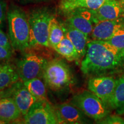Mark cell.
Listing matches in <instances>:
<instances>
[{
    "label": "cell",
    "mask_w": 124,
    "mask_h": 124,
    "mask_svg": "<svg viewBox=\"0 0 124 124\" xmlns=\"http://www.w3.org/2000/svg\"><path fill=\"white\" fill-rule=\"evenodd\" d=\"M64 35L70 40L75 46L80 58H84L86 55L87 44L89 42L88 36L82 31L75 28L67 23H61Z\"/></svg>",
    "instance_id": "cell-14"
},
{
    "label": "cell",
    "mask_w": 124,
    "mask_h": 124,
    "mask_svg": "<svg viewBox=\"0 0 124 124\" xmlns=\"http://www.w3.org/2000/svg\"><path fill=\"white\" fill-rule=\"evenodd\" d=\"M108 105L118 115L124 114V74L117 79L115 90Z\"/></svg>",
    "instance_id": "cell-18"
},
{
    "label": "cell",
    "mask_w": 124,
    "mask_h": 124,
    "mask_svg": "<svg viewBox=\"0 0 124 124\" xmlns=\"http://www.w3.org/2000/svg\"><path fill=\"white\" fill-rule=\"evenodd\" d=\"M65 15L66 23L88 36L91 35L95 21L90 10L79 8Z\"/></svg>",
    "instance_id": "cell-10"
},
{
    "label": "cell",
    "mask_w": 124,
    "mask_h": 124,
    "mask_svg": "<svg viewBox=\"0 0 124 124\" xmlns=\"http://www.w3.org/2000/svg\"><path fill=\"white\" fill-rule=\"evenodd\" d=\"M10 122L8 121L4 120L3 119L0 118V124H10Z\"/></svg>",
    "instance_id": "cell-30"
},
{
    "label": "cell",
    "mask_w": 124,
    "mask_h": 124,
    "mask_svg": "<svg viewBox=\"0 0 124 124\" xmlns=\"http://www.w3.org/2000/svg\"><path fill=\"white\" fill-rule=\"evenodd\" d=\"M11 43L9 41L8 38L6 34L0 28V46H5L9 49H12Z\"/></svg>",
    "instance_id": "cell-25"
},
{
    "label": "cell",
    "mask_w": 124,
    "mask_h": 124,
    "mask_svg": "<svg viewBox=\"0 0 124 124\" xmlns=\"http://www.w3.org/2000/svg\"><path fill=\"white\" fill-rule=\"evenodd\" d=\"M4 97H9L8 92L5 93L3 91H0V100H1L2 98H4Z\"/></svg>",
    "instance_id": "cell-28"
},
{
    "label": "cell",
    "mask_w": 124,
    "mask_h": 124,
    "mask_svg": "<svg viewBox=\"0 0 124 124\" xmlns=\"http://www.w3.org/2000/svg\"><path fill=\"white\" fill-rule=\"evenodd\" d=\"M99 124H124V120L119 116H107L104 118L98 121Z\"/></svg>",
    "instance_id": "cell-23"
},
{
    "label": "cell",
    "mask_w": 124,
    "mask_h": 124,
    "mask_svg": "<svg viewBox=\"0 0 124 124\" xmlns=\"http://www.w3.org/2000/svg\"><path fill=\"white\" fill-rule=\"evenodd\" d=\"M23 124H59L54 108L49 101H38L28 113L24 116Z\"/></svg>",
    "instance_id": "cell-7"
},
{
    "label": "cell",
    "mask_w": 124,
    "mask_h": 124,
    "mask_svg": "<svg viewBox=\"0 0 124 124\" xmlns=\"http://www.w3.org/2000/svg\"><path fill=\"white\" fill-rule=\"evenodd\" d=\"M120 2L122 10V16L124 17V0H120Z\"/></svg>",
    "instance_id": "cell-27"
},
{
    "label": "cell",
    "mask_w": 124,
    "mask_h": 124,
    "mask_svg": "<svg viewBox=\"0 0 124 124\" xmlns=\"http://www.w3.org/2000/svg\"><path fill=\"white\" fill-rule=\"evenodd\" d=\"M11 87L10 97L15 101L22 116H24L38 100L24 86L23 82H17Z\"/></svg>",
    "instance_id": "cell-11"
},
{
    "label": "cell",
    "mask_w": 124,
    "mask_h": 124,
    "mask_svg": "<svg viewBox=\"0 0 124 124\" xmlns=\"http://www.w3.org/2000/svg\"><path fill=\"white\" fill-rule=\"evenodd\" d=\"M80 69L84 74L92 75L124 72V50L118 49L107 41H90Z\"/></svg>",
    "instance_id": "cell-1"
},
{
    "label": "cell",
    "mask_w": 124,
    "mask_h": 124,
    "mask_svg": "<svg viewBox=\"0 0 124 124\" xmlns=\"http://www.w3.org/2000/svg\"><path fill=\"white\" fill-rule=\"evenodd\" d=\"M12 54V49L0 46V60H5L10 58Z\"/></svg>",
    "instance_id": "cell-24"
},
{
    "label": "cell",
    "mask_w": 124,
    "mask_h": 124,
    "mask_svg": "<svg viewBox=\"0 0 124 124\" xmlns=\"http://www.w3.org/2000/svg\"><path fill=\"white\" fill-rule=\"evenodd\" d=\"M117 79L111 77L100 76L90 78L88 89L108 105L117 85Z\"/></svg>",
    "instance_id": "cell-9"
},
{
    "label": "cell",
    "mask_w": 124,
    "mask_h": 124,
    "mask_svg": "<svg viewBox=\"0 0 124 124\" xmlns=\"http://www.w3.org/2000/svg\"><path fill=\"white\" fill-rule=\"evenodd\" d=\"M95 23L103 20H113L122 16L120 0H107L96 10H90Z\"/></svg>",
    "instance_id": "cell-13"
},
{
    "label": "cell",
    "mask_w": 124,
    "mask_h": 124,
    "mask_svg": "<svg viewBox=\"0 0 124 124\" xmlns=\"http://www.w3.org/2000/svg\"><path fill=\"white\" fill-rule=\"evenodd\" d=\"M19 79L16 68L9 63H0V91L10 88Z\"/></svg>",
    "instance_id": "cell-16"
},
{
    "label": "cell",
    "mask_w": 124,
    "mask_h": 124,
    "mask_svg": "<svg viewBox=\"0 0 124 124\" xmlns=\"http://www.w3.org/2000/svg\"><path fill=\"white\" fill-rule=\"evenodd\" d=\"M24 86L30 91L31 94L37 98L38 101H48L46 93V85L40 78L23 82Z\"/></svg>",
    "instance_id": "cell-20"
},
{
    "label": "cell",
    "mask_w": 124,
    "mask_h": 124,
    "mask_svg": "<svg viewBox=\"0 0 124 124\" xmlns=\"http://www.w3.org/2000/svg\"><path fill=\"white\" fill-rule=\"evenodd\" d=\"M48 61L35 54L25 55L17 63L16 70L23 82L42 77L43 71Z\"/></svg>",
    "instance_id": "cell-6"
},
{
    "label": "cell",
    "mask_w": 124,
    "mask_h": 124,
    "mask_svg": "<svg viewBox=\"0 0 124 124\" xmlns=\"http://www.w3.org/2000/svg\"><path fill=\"white\" fill-rule=\"evenodd\" d=\"M25 2H41V1H44L46 0H24Z\"/></svg>",
    "instance_id": "cell-29"
},
{
    "label": "cell",
    "mask_w": 124,
    "mask_h": 124,
    "mask_svg": "<svg viewBox=\"0 0 124 124\" xmlns=\"http://www.w3.org/2000/svg\"><path fill=\"white\" fill-rule=\"evenodd\" d=\"M5 20V5L2 0H0V28H2Z\"/></svg>",
    "instance_id": "cell-26"
},
{
    "label": "cell",
    "mask_w": 124,
    "mask_h": 124,
    "mask_svg": "<svg viewBox=\"0 0 124 124\" xmlns=\"http://www.w3.org/2000/svg\"><path fill=\"white\" fill-rule=\"evenodd\" d=\"M71 103L96 121L108 115V104L90 91H84L72 97Z\"/></svg>",
    "instance_id": "cell-5"
},
{
    "label": "cell",
    "mask_w": 124,
    "mask_h": 124,
    "mask_svg": "<svg viewBox=\"0 0 124 124\" xmlns=\"http://www.w3.org/2000/svg\"><path fill=\"white\" fill-rule=\"evenodd\" d=\"M55 50L68 61H78L80 59L75 46L66 36L55 48Z\"/></svg>",
    "instance_id": "cell-19"
},
{
    "label": "cell",
    "mask_w": 124,
    "mask_h": 124,
    "mask_svg": "<svg viewBox=\"0 0 124 124\" xmlns=\"http://www.w3.org/2000/svg\"><path fill=\"white\" fill-rule=\"evenodd\" d=\"M107 0H62L59 8L63 13L72 11L79 8L96 10L101 7Z\"/></svg>",
    "instance_id": "cell-15"
},
{
    "label": "cell",
    "mask_w": 124,
    "mask_h": 124,
    "mask_svg": "<svg viewBox=\"0 0 124 124\" xmlns=\"http://www.w3.org/2000/svg\"><path fill=\"white\" fill-rule=\"evenodd\" d=\"M124 32V19L98 21L94 24L91 34L93 40L108 41L117 34Z\"/></svg>",
    "instance_id": "cell-8"
},
{
    "label": "cell",
    "mask_w": 124,
    "mask_h": 124,
    "mask_svg": "<svg viewBox=\"0 0 124 124\" xmlns=\"http://www.w3.org/2000/svg\"><path fill=\"white\" fill-rule=\"evenodd\" d=\"M22 114L12 97L0 100V118L12 122L19 118Z\"/></svg>",
    "instance_id": "cell-17"
},
{
    "label": "cell",
    "mask_w": 124,
    "mask_h": 124,
    "mask_svg": "<svg viewBox=\"0 0 124 124\" xmlns=\"http://www.w3.org/2000/svg\"><path fill=\"white\" fill-rule=\"evenodd\" d=\"M107 41L118 49L124 50V32L114 35Z\"/></svg>",
    "instance_id": "cell-22"
},
{
    "label": "cell",
    "mask_w": 124,
    "mask_h": 124,
    "mask_svg": "<svg viewBox=\"0 0 124 124\" xmlns=\"http://www.w3.org/2000/svg\"><path fill=\"white\" fill-rule=\"evenodd\" d=\"M59 124H79L87 123V116L72 103H62L54 107Z\"/></svg>",
    "instance_id": "cell-12"
},
{
    "label": "cell",
    "mask_w": 124,
    "mask_h": 124,
    "mask_svg": "<svg viewBox=\"0 0 124 124\" xmlns=\"http://www.w3.org/2000/svg\"><path fill=\"white\" fill-rule=\"evenodd\" d=\"M42 77L46 86L54 91L67 87L73 80L69 66L63 60L57 59L48 62Z\"/></svg>",
    "instance_id": "cell-4"
},
{
    "label": "cell",
    "mask_w": 124,
    "mask_h": 124,
    "mask_svg": "<svg viewBox=\"0 0 124 124\" xmlns=\"http://www.w3.org/2000/svg\"><path fill=\"white\" fill-rule=\"evenodd\" d=\"M54 16L46 8L35 9L29 14L28 18L30 28L29 46H49V28Z\"/></svg>",
    "instance_id": "cell-3"
},
{
    "label": "cell",
    "mask_w": 124,
    "mask_h": 124,
    "mask_svg": "<svg viewBox=\"0 0 124 124\" xmlns=\"http://www.w3.org/2000/svg\"><path fill=\"white\" fill-rule=\"evenodd\" d=\"M9 35L13 48L24 51L30 47V28L28 18L22 10L11 9L8 13Z\"/></svg>",
    "instance_id": "cell-2"
},
{
    "label": "cell",
    "mask_w": 124,
    "mask_h": 124,
    "mask_svg": "<svg viewBox=\"0 0 124 124\" xmlns=\"http://www.w3.org/2000/svg\"><path fill=\"white\" fill-rule=\"evenodd\" d=\"M64 36V32L62 24L59 22L56 18L54 16L51 20L49 28L48 38L49 46L55 49Z\"/></svg>",
    "instance_id": "cell-21"
}]
</instances>
